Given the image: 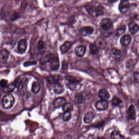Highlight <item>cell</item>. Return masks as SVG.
Here are the masks:
<instances>
[{"label":"cell","mask_w":139,"mask_h":139,"mask_svg":"<svg viewBox=\"0 0 139 139\" xmlns=\"http://www.w3.org/2000/svg\"><path fill=\"white\" fill-rule=\"evenodd\" d=\"M15 102V99L14 96L11 94H8L3 98L2 106L5 109H9L13 106Z\"/></svg>","instance_id":"cell-1"},{"label":"cell","mask_w":139,"mask_h":139,"mask_svg":"<svg viewBox=\"0 0 139 139\" xmlns=\"http://www.w3.org/2000/svg\"><path fill=\"white\" fill-rule=\"evenodd\" d=\"M100 26L103 31H107L112 29L113 26V23L109 19L103 18L101 21Z\"/></svg>","instance_id":"cell-2"},{"label":"cell","mask_w":139,"mask_h":139,"mask_svg":"<svg viewBox=\"0 0 139 139\" xmlns=\"http://www.w3.org/2000/svg\"><path fill=\"white\" fill-rule=\"evenodd\" d=\"M54 57L52 54L49 52H45L42 53V55L40 58V64L42 65L45 64L48 62H50V61Z\"/></svg>","instance_id":"cell-3"},{"label":"cell","mask_w":139,"mask_h":139,"mask_svg":"<svg viewBox=\"0 0 139 139\" xmlns=\"http://www.w3.org/2000/svg\"><path fill=\"white\" fill-rule=\"evenodd\" d=\"M27 45L28 44L26 39H22L20 40L18 43L17 47L19 52L21 54L24 53L27 49Z\"/></svg>","instance_id":"cell-4"},{"label":"cell","mask_w":139,"mask_h":139,"mask_svg":"<svg viewBox=\"0 0 139 139\" xmlns=\"http://www.w3.org/2000/svg\"><path fill=\"white\" fill-rule=\"evenodd\" d=\"M108 103L106 100H101L98 101L96 103L95 107L99 111H105L108 108Z\"/></svg>","instance_id":"cell-5"},{"label":"cell","mask_w":139,"mask_h":139,"mask_svg":"<svg viewBox=\"0 0 139 139\" xmlns=\"http://www.w3.org/2000/svg\"><path fill=\"white\" fill-rule=\"evenodd\" d=\"M94 44L98 49H105L106 47L107 43L105 40L101 37H98L95 41Z\"/></svg>","instance_id":"cell-6"},{"label":"cell","mask_w":139,"mask_h":139,"mask_svg":"<svg viewBox=\"0 0 139 139\" xmlns=\"http://www.w3.org/2000/svg\"><path fill=\"white\" fill-rule=\"evenodd\" d=\"M127 118L129 120H134L136 118V112L134 105H131L127 111Z\"/></svg>","instance_id":"cell-7"},{"label":"cell","mask_w":139,"mask_h":139,"mask_svg":"<svg viewBox=\"0 0 139 139\" xmlns=\"http://www.w3.org/2000/svg\"><path fill=\"white\" fill-rule=\"evenodd\" d=\"M129 8L130 4L127 1H122L119 5V10L122 14H124L127 12Z\"/></svg>","instance_id":"cell-8"},{"label":"cell","mask_w":139,"mask_h":139,"mask_svg":"<svg viewBox=\"0 0 139 139\" xmlns=\"http://www.w3.org/2000/svg\"><path fill=\"white\" fill-rule=\"evenodd\" d=\"M66 100L63 97H59L54 101L53 106L55 109H59L63 106L66 103Z\"/></svg>","instance_id":"cell-9"},{"label":"cell","mask_w":139,"mask_h":139,"mask_svg":"<svg viewBox=\"0 0 139 139\" xmlns=\"http://www.w3.org/2000/svg\"><path fill=\"white\" fill-rule=\"evenodd\" d=\"M94 29L92 27L90 26L85 27L81 28L80 30V34L83 36H85L93 33Z\"/></svg>","instance_id":"cell-10"},{"label":"cell","mask_w":139,"mask_h":139,"mask_svg":"<svg viewBox=\"0 0 139 139\" xmlns=\"http://www.w3.org/2000/svg\"><path fill=\"white\" fill-rule=\"evenodd\" d=\"M9 56V52L7 50L3 49L0 51V63L5 64L7 62Z\"/></svg>","instance_id":"cell-11"},{"label":"cell","mask_w":139,"mask_h":139,"mask_svg":"<svg viewBox=\"0 0 139 139\" xmlns=\"http://www.w3.org/2000/svg\"><path fill=\"white\" fill-rule=\"evenodd\" d=\"M95 117V115L92 112L86 113L83 117V122L85 124H90L92 122Z\"/></svg>","instance_id":"cell-12"},{"label":"cell","mask_w":139,"mask_h":139,"mask_svg":"<svg viewBox=\"0 0 139 139\" xmlns=\"http://www.w3.org/2000/svg\"><path fill=\"white\" fill-rule=\"evenodd\" d=\"M50 67L52 70H57L59 67V59L57 57H54L50 62Z\"/></svg>","instance_id":"cell-13"},{"label":"cell","mask_w":139,"mask_h":139,"mask_svg":"<svg viewBox=\"0 0 139 139\" xmlns=\"http://www.w3.org/2000/svg\"><path fill=\"white\" fill-rule=\"evenodd\" d=\"M131 37L130 36L126 35L123 36L120 39V42L123 46L127 47L130 44L131 42Z\"/></svg>","instance_id":"cell-14"},{"label":"cell","mask_w":139,"mask_h":139,"mask_svg":"<svg viewBox=\"0 0 139 139\" xmlns=\"http://www.w3.org/2000/svg\"><path fill=\"white\" fill-rule=\"evenodd\" d=\"M98 96L102 100H106L110 98V95L106 89H102L98 91Z\"/></svg>","instance_id":"cell-15"},{"label":"cell","mask_w":139,"mask_h":139,"mask_svg":"<svg viewBox=\"0 0 139 139\" xmlns=\"http://www.w3.org/2000/svg\"><path fill=\"white\" fill-rule=\"evenodd\" d=\"M86 51V47L85 46L83 45L77 47L75 49L76 54L80 57H83L85 54Z\"/></svg>","instance_id":"cell-16"},{"label":"cell","mask_w":139,"mask_h":139,"mask_svg":"<svg viewBox=\"0 0 139 139\" xmlns=\"http://www.w3.org/2000/svg\"><path fill=\"white\" fill-rule=\"evenodd\" d=\"M129 29L131 34L134 35L136 34L139 30V26L134 22H131L129 24Z\"/></svg>","instance_id":"cell-17"},{"label":"cell","mask_w":139,"mask_h":139,"mask_svg":"<svg viewBox=\"0 0 139 139\" xmlns=\"http://www.w3.org/2000/svg\"><path fill=\"white\" fill-rule=\"evenodd\" d=\"M64 87L61 83H57L55 84L53 90L56 94H60L62 93L64 91Z\"/></svg>","instance_id":"cell-18"},{"label":"cell","mask_w":139,"mask_h":139,"mask_svg":"<svg viewBox=\"0 0 139 139\" xmlns=\"http://www.w3.org/2000/svg\"><path fill=\"white\" fill-rule=\"evenodd\" d=\"M71 46V43L70 42H65L63 45L60 47V49L62 53H65L68 51Z\"/></svg>","instance_id":"cell-19"},{"label":"cell","mask_w":139,"mask_h":139,"mask_svg":"<svg viewBox=\"0 0 139 139\" xmlns=\"http://www.w3.org/2000/svg\"><path fill=\"white\" fill-rule=\"evenodd\" d=\"M105 8L102 6L99 5L96 8L95 13L96 17L101 16L105 13Z\"/></svg>","instance_id":"cell-20"},{"label":"cell","mask_w":139,"mask_h":139,"mask_svg":"<svg viewBox=\"0 0 139 139\" xmlns=\"http://www.w3.org/2000/svg\"><path fill=\"white\" fill-rule=\"evenodd\" d=\"M110 137L111 139H124V138L123 135L116 131H113L111 133Z\"/></svg>","instance_id":"cell-21"},{"label":"cell","mask_w":139,"mask_h":139,"mask_svg":"<svg viewBox=\"0 0 139 139\" xmlns=\"http://www.w3.org/2000/svg\"><path fill=\"white\" fill-rule=\"evenodd\" d=\"M62 110L65 112H70L73 110V105L70 103H66L62 107Z\"/></svg>","instance_id":"cell-22"},{"label":"cell","mask_w":139,"mask_h":139,"mask_svg":"<svg viewBox=\"0 0 139 139\" xmlns=\"http://www.w3.org/2000/svg\"><path fill=\"white\" fill-rule=\"evenodd\" d=\"M40 86L39 83L37 82H34L32 85L31 91L34 94H36L40 90Z\"/></svg>","instance_id":"cell-23"},{"label":"cell","mask_w":139,"mask_h":139,"mask_svg":"<svg viewBox=\"0 0 139 139\" xmlns=\"http://www.w3.org/2000/svg\"><path fill=\"white\" fill-rule=\"evenodd\" d=\"M16 86L15 84L11 83L9 85H7L6 87L3 88V91L5 92H11L15 90Z\"/></svg>","instance_id":"cell-24"},{"label":"cell","mask_w":139,"mask_h":139,"mask_svg":"<svg viewBox=\"0 0 139 139\" xmlns=\"http://www.w3.org/2000/svg\"><path fill=\"white\" fill-rule=\"evenodd\" d=\"M126 30V27L125 25H122L121 27H119L116 29V34L117 36H121L125 33Z\"/></svg>","instance_id":"cell-25"},{"label":"cell","mask_w":139,"mask_h":139,"mask_svg":"<svg viewBox=\"0 0 139 139\" xmlns=\"http://www.w3.org/2000/svg\"><path fill=\"white\" fill-rule=\"evenodd\" d=\"M85 9L89 14H92L95 11L96 8L94 6L91 5H85Z\"/></svg>","instance_id":"cell-26"},{"label":"cell","mask_w":139,"mask_h":139,"mask_svg":"<svg viewBox=\"0 0 139 139\" xmlns=\"http://www.w3.org/2000/svg\"><path fill=\"white\" fill-rule=\"evenodd\" d=\"M89 48H90V51L91 54H97L99 52L98 48H97L95 45L94 44H91L90 47H89Z\"/></svg>","instance_id":"cell-27"},{"label":"cell","mask_w":139,"mask_h":139,"mask_svg":"<svg viewBox=\"0 0 139 139\" xmlns=\"http://www.w3.org/2000/svg\"><path fill=\"white\" fill-rule=\"evenodd\" d=\"M72 117V115L70 112H65L63 115V121L64 122H68L70 121Z\"/></svg>","instance_id":"cell-28"},{"label":"cell","mask_w":139,"mask_h":139,"mask_svg":"<svg viewBox=\"0 0 139 139\" xmlns=\"http://www.w3.org/2000/svg\"><path fill=\"white\" fill-rule=\"evenodd\" d=\"M66 80H67L69 82L72 83H77L80 82V80L77 78L72 77L71 76H68L65 77Z\"/></svg>","instance_id":"cell-29"},{"label":"cell","mask_w":139,"mask_h":139,"mask_svg":"<svg viewBox=\"0 0 139 139\" xmlns=\"http://www.w3.org/2000/svg\"><path fill=\"white\" fill-rule=\"evenodd\" d=\"M122 101L118 97H115L111 100V103L114 106H117L122 103Z\"/></svg>","instance_id":"cell-30"},{"label":"cell","mask_w":139,"mask_h":139,"mask_svg":"<svg viewBox=\"0 0 139 139\" xmlns=\"http://www.w3.org/2000/svg\"><path fill=\"white\" fill-rule=\"evenodd\" d=\"M83 101V97L81 94H78L75 96V102L76 103L80 104Z\"/></svg>","instance_id":"cell-31"},{"label":"cell","mask_w":139,"mask_h":139,"mask_svg":"<svg viewBox=\"0 0 139 139\" xmlns=\"http://www.w3.org/2000/svg\"><path fill=\"white\" fill-rule=\"evenodd\" d=\"M105 122L104 121H100L94 123L93 124L91 125V127L95 128H100L103 127L104 125H105Z\"/></svg>","instance_id":"cell-32"},{"label":"cell","mask_w":139,"mask_h":139,"mask_svg":"<svg viewBox=\"0 0 139 139\" xmlns=\"http://www.w3.org/2000/svg\"><path fill=\"white\" fill-rule=\"evenodd\" d=\"M134 65V60L132 59H129L126 62V68L128 69H131V68H132Z\"/></svg>","instance_id":"cell-33"},{"label":"cell","mask_w":139,"mask_h":139,"mask_svg":"<svg viewBox=\"0 0 139 139\" xmlns=\"http://www.w3.org/2000/svg\"><path fill=\"white\" fill-rule=\"evenodd\" d=\"M111 52L115 56H120L121 55V51L116 48H114L111 50Z\"/></svg>","instance_id":"cell-34"},{"label":"cell","mask_w":139,"mask_h":139,"mask_svg":"<svg viewBox=\"0 0 139 139\" xmlns=\"http://www.w3.org/2000/svg\"><path fill=\"white\" fill-rule=\"evenodd\" d=\"M44 48H45V44L44 43V42L42 40H40L39 42L38 46H37L38 50L41 51H43Z\"/></svg>","instance_id":"cell-35"},{"label":"cell","mask_w":139,"mask_h":139,"mask_svg":"<svg viewBox=\"0 0 139 139\" xmlns=\"http://www.w3.org/2000/svg\"><path fill=\"white\" fill-rule=\"evenodd\" d=\"M15 85L16 87L18 90H22L23 88V83L21 81H17L16 82Z\"/></svg>","instance_id":"cell-36"},{"label":"cell","mask_w":139,"mask_h":139,"mask_svg":"<svg viewBox=\"0 0 139 139\" xmlns=\"http://www.w3.org/2000/svg\"><path fill=\"white\" fill-rule=\"evenodd\" d=\"M37 62L35 61H27L25 62L24 63V66L25 67H28V66H31V65H35L36 64Z\"/></svg>","instance_id":"cell-37"},{"label":"cell","mask_w":139,"mask_h":139,"mask_svg":"<svg viewBox=\"0 0 139 139\" xmlns=\"http://www.w3.org/2000/svg\"><path fill=\"white\" fill-rule=\"evenodd\" d=\"M133 78L135 82L136 83L139 82V72H135L133 73Z\"/></svg>","instance_id":"cell-38"},{"label":"cell","mask_w":139,"mask_h":139,"mask_svg":"<svg viewBox=\"0 0 139 139\" xmlns=\"http://www.w3.org/2000/svg\"><path fill=\"white\" fill-rule=\"evenodd\" d=\"M8 81L5 80H2L0 81V86L1 88H4L8 85Z\"/></svg>","instance_id":"cell-39"},{"label":"cell","mask_w":139,"mask_h":139,"mask_svg":"<svg viewBox=\"0 0 139 139\" xmlns=\"http://www.w3.org/2000/svg\"><path fill=\"white\" fill-rule=\"evenodd\" d=\"M68 88L71 90H74L76 87L77 83H70L69 82L68 85Z\"/></svg>","instance_id":"cell-40"},{"label":"cell","mask_w":139,"mask_h":139,"mask_svg":"<svg viewBox=\"0 0 139 139\" xmlns=\"http://www.w3.org/2000/svg\"><path fill=\"white\" fill-rule=\"evenodd\" d=\"M48 81L50 84L54 83L55 81V78L53 77H49L48 78Z\"/></svg>","instance_id":"cell-41"},{"label":"cell","mask_w":139,"mask_h":139,"mask_svg":"<svg viewBox=\"0 0 139 139\" xmlns=\"http://www.w3.org/2000/svg\"><path fill=\"white\" fill-rule=\"evenodd\" d=\"M107 1L109 3H113L118 1V0H107Z\"/></svg>","instance_id":"cell-42"},{"label":"cell","mask_w":139,"mask_h":139,"mask_svg":"<svg viewBox=\"0 0 139 139\" xmlns=\"http://www.w3.org/2000/svg\"><path fill=\"white\" fill-rule=\"evenodd\" d=\"M97 139H106L105 137L103 136L102 137H97Z\"/></svg>","instance_id":"cell-43"},{"label":"cell","mask_w":139,"mask_h":139,"mask_svg":"<svg viewBox=\"0 0 139 139\" xmlns=\"http://www.w3.org/2000/svg\"><path fill=\"white\" fill-rule=\"evenodd\" d=\"M122 1H127L128 0H121Z\"/></svg>","instance_id":"cell-44"},{"label":"cell","mask_w":139,"mask_h":139,"mask_svg":"<svg viewBox=\"0 0 139 139\" xmlns=\"http://www.w3.org/2000/svg\"><path fill=\"white\" fill-rule=\"evenodd\" d=\"M1 94L0 93V98H1Z\"/></svg>","instance_id":"cell-45"}]
</instances>
